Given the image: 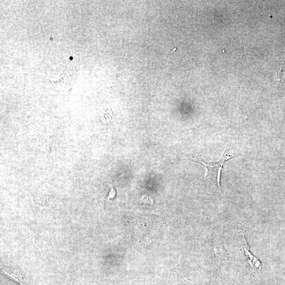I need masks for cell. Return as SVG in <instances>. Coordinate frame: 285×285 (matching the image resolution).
Listing matches in <instances>:
<instances>
[{
    "mask_svg": "<svg viewBox=\"0 0 285 285\" xmlns=\"http://www.w3.org/2000/svg\"><path fill=\"white\" fill-rule=\"evenodd\" d=\"M226 148L221 159L217 162H207L201 158L194 157L197 161L192 160L193 162L202 165L205 169L204 178L209 176L213 179L221 190L220 181L221 170L224 164L233 159L237 158L226 153Z\"/></svg>",
    "mask_w": 285,
    "mask_h": 285,
    "instance_id": "6da1fadb",
    "label": "cell"
},
{
    "mask_svg": "<svg viewBox=\"0 0 285 285\" xmlns=\"http://www.w3.org/2000/svg\"><path fill=\"white\" fill-rule=\"evenodd\" d=\"M279 70L277 74L278 81L280 83L283 82L285 80V61L279 63Z\"/></svg>",
    "mask_w": 285,
    "mask_h": 285,
    "instance_id": "7a4b0ae2",
    "label": "cell"
},
{
    "mask_svg": "<svg viewBox=\"0 0 285 285\" xmlns=\"http://www.w3.org/2000/svg\"><path fill=\"white\" fill-rule=\"evenodd\" d=\"M116 195V192L115 191V189H114V188L112 186H111V192L109 195L108 198L111 199H113L114 198H115Z\"/></svg>",
    "mask_w": 285,
    "mask_h": 285,
    "instance_id": "3957f363",
    "label": "cell"
}]
</instances>
